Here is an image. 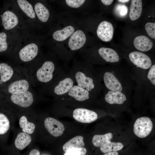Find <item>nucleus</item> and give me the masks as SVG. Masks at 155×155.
Masks as SVG:
<instances>
[{
    "instance_id": "4",
    "label": "nucleus",
    "mask_w": 155,
    "mask_h": 155,
    "mask_svg": "<svg viewBox=\"0 0 155 155\" xmlns=\"http://www.w3.org/2000/svg\"><path fill=\"white\" fill-rule=\"evenodd\" d=\"M73 116L77 121L84 123H90L98 118L97 114L92 110L83 108H78L73 112Z\"/></svg>"
},
{
    "instance_id": "37",
    "label": "nucleus",
    "mask_w": 155,
    "mask_h": 155,
    "mask_svg": "<svg viewBox=\"0 0 155 155\" xmlns=\"http://www.w3.org/2000/svg\"><path fill=\"white\" fill-rule=\"evenodd\" d=\"M39 151L36 149H33L30 152L29 155H40Z\"/></svg>"
},
{
    "instance_id": "5",
    "label": "nucleus",
    "mask_w": 155,
    "mask_h": 155,
    "mask_svg": "<svg viewBox=\"0 0 155 155\" xmlns=\"http://www.w3.org/2000/svg\"><path fill=\"white\" fill-rule=\"evenodd\" d=\"M131 61L137 67L144 69H148L152 65V61L148 56L139 51H133L129 55Z\"/></svg>"
},
{
    "instance_id": "22",
    "label": "nucleus",
    "mask_w": 155,
    "mask_h": 155,
    "mask_svg": "<svg viewBox=\"0 0 155 155\" xmlns=\"http://www.w3.org/2000/svg\"><path fill=\"white\" fill-rule=\"evenodd\" d=\"M74 30L75 29L73 26H67L62 29L55 31L53 34V37L57 41H63L71 36Z\"/></svg>"
},
{
    "instance_id": "2",
    "label": "nucleus",
    "mask_w": 155,
    "mask_h": 155,
    "mask_svg": "<svg viewBox=\"0 0 155 155\" xmlns=\"http://www.w3.org/2000/svg\"><path fill=\"white\" fill-rule=\"evenodd\" d=\"M74 74L75 82L78 86L89 92L94 89L95 84L94 79L89 76L85 70H75Z\"/></svg>"
},
{
    "instance_id": "17",
    "label": "nucleus",
    "mask_w": 155,
    "mask_h": 155,
    "mask_svg": "<svg viewBox=\"0 0 155 155\" xmlns=\"http://www.w3.org/2000/svg\"><path fill=\"white\" fill-rule=\"evenodd\" d=\"M105 101L110 104H121L127 100L125 95L119 91H110L105 95Z\"/></svg>"
},
{
    "instance_id": "10",
    "label": "nucleus",
    "mask_w": 155,
    "mask_h": 155,
    "mask_svg": "<svg viewBox=\"0 0 155 155\" xmlns=\"http://www.w3.org/2000/svg\"><path fill=\"white\" fill-rule=\"evenodd\" d=\"M86 41V37L82 30H78L71 35L68 42V45L72 51L78 50L82 48Z\"/></svg>"
},
{
    "instance_id": "38",
    "label": "nucleus",
    "mask_w": 155,
    "mask_h": 155,
    "mask_svg": "<svg viewBox=\"0 0 155 155\" xmlns=\"http://www.w3.org/2000/svg\"><path fill=\"white\" fill-rule=\"evenodd\" d=\"M103 155H119V154L117 151H114L105 153Z\"/></svg>"
},
{
    "instance_id": "9",
    "label": "nucleus",
    "mask_w": 155,
    "mask_h": 155,
    "mask_svg": "<svg viewBox=\"0 0 155 155\" xmlns=\"http://www.w3.org/2000/svg\"><path fill=\"white\" fill-rule=\"evenodd\" d=\"M10 99L14 104L24 108L31 105L34 100L32 93L28 91L22 93L11 94Z\"/></svg>"
},
{
    "instance_id": "11",
    "label": "nucleus",
    "mask_w": 155,
    "mask_h": 155,
    "mask_svg": "<svg viewBox=\"0 0 155 155\" xmlns=\"http://www.w3.org/2000/svg\"><path fill=\"white\" fill-rule=\"evenodd\" d=\"M2 23L4 28L6 30L14 28L18 25V18L16 15L10 10L5 11L1 16Z\"/></svg>"
},
{
    "instance_id": "27",
    "label": "nucleus",
    "mask_w": 155,
    "mask_h": 155,
    "mask_svg": "<svg viewBox=\"0 0 155 155\" xmlns=\"http://www.w3.org/2000/svg\"><path fill=\"white\" fill-rule=\"evenodd\" d=\"M124 146L123 144L119 142H112L109 141L100 146V150L103 153L117 151L122 149Z\"/></svg>"
},
{
    "instance_id": "30",
    "label": "nucleus",
    "mask_w": 155,
    "mask_h": 155,
    "mask_svg": "<svg viewBox=\"0 0 155 155\" xmlns=\"http://www.w3.org/2000/svg\"><path fill=\"white\" fill-rule=\"evenodd\" d=\"M7 35L4 32H0V53L6 51L8 45L7 41Z\"/></svg>"
},
{
    "instance_id": "12",
    "label": "nucleus",
    "mask_w": 155,
    "mask_h": 155,
    "mask_svg": "<svg viewBox=\"0 0 155 155\" xmlns=\"http://www.w3.org/2000/svg\"><path fill=\"white\" fill-rule=\"evenodd\" d=\"M103 79L106 87L110 91L121 92L122 91L123 88L121 83L112 73L109 72H105Z\"/></svg>"
},
{
    "instance_id": "18",
    "label": "nucleus",
    "mask_w": 155,
    "mask_h": 155,
    "mask_svg": "<svg viewBox=\"0 0 155 155\" xmlns=\"http://www.w3.org/2000/svg\"><path fill=\"white\" fill-rule=\"evenodd\" d=\"M98 52L100 56L106 62L115 63L119 61V55L113 49L102 47L99 49Z\"/></svg>"
},
{
    "instance_id": "39",
    "label": "nucleus",
    "mask_w": 155,
    "mask_h": 155,
    "mask_svg": "<svg viewBox=\"0 0 155 155\" xmlns=\"http://www.w3.org/2000/svg\"><path fill=\"white\" fill-rule=\"evenodd\" d=\"M118 1H119L120 2H121L123 3L127 2L129 1L128 0H118Z\"/></svg>"
},
{
    "instance_id": "28",
    "label": "nucleus",
    "mask_w": 155,
    "mask_h": 155,
    "mask_svg": "<svg viewBox=\"0 0 155 155\" xmlns=\"http://www.w3.org/2000/svg\"><path fill=\"white\" fill-rule=\"evenodd\" d=\"M19 124L24 133L31 134L34 130L35 125L32 123L28 122L26 118L24 116H22L20 118Z\"/></svg>"
},
{
    "instance_id": "13",
    "label": "nucleus",
    "mask_w": 155,
    "mask_h": 155,
    "mask_svg": "<svg viewBox=\"0 0 155 155\" xmlns=\"http://www.w3.org/2000/svg\"><path fill=\"white\" fill-rule=\"evenodd\" d=\"M73 78L69 77L63 78L59 81L57 84L54 87V93L59 96L67 94L74 85Z\"/></svg>"
},
{
    "instance_id": "35",
    "label": "nucleus",
    "mask_w": 155,
    "mask_h": 155,
    "mask_svg": "<svg viewBox=\"0 0 155 155\" xmlns=\"http://www.w3.org/2000/svg\"><path fill=\"white\" fill-rule=\"evenodd\" d=\"M147 78L151 82L155 85V65H154L150 67L148 72Z\"/></svg>"
},
{
    "instance_id": "6",
    "label": "nucleus",
    "mask_w": 155,
    "mask_h": 155,
    "mask_svg": "<svg viewBox=\"0 0 155 155\" xmlns=\"http://www.w3.org/2000/svg\"><path fill=\"white\" fill-rule=\"evenodd\" d=\"M38 52L37 45L34 43H30L22 48L19 52V56L22 61H32L37 56Z\"/></svg>"
},
{
    "instance_id": "36",
    "label": "nucleus",
    "mask_w": 155,
    "mask_h": 155,
    "mask_svg": "<svg viewBox=\"0 0 155 155\" xmlns=\"http://www.w3.org/2000/svg\"><path fill=\"white\" fill-rule=\"evenodd\" d=\"M114 1L113 0H101L102 3L106 5H108L111 4Z\"/></svg>"
},
{
    "instance_id": "1",
    "label": "nucleus",
    "mask_w": 155,
    "mask_h": 155,
    "mask_svg": "<svg viewBox=\"0 0 155 155\" xmlns=\"http://www.w3.org/2000/svg\"><path fill=\"white\" fill-rule=\"evenodd\" d=\"M153 126V123L150 118L146 117H140L134 123L133 132L137 137L144 138L150 133Z\"/></svg>"
},
{
    "instance_id": "25",
    "label": "nucleus",
    "mask_w": 155,
    "mask_h": 155,
    "mask_svg": "<svg viewBox=\"0 0 155 155\" xmlns=\"http://www.w3.org/2000/svg\"><path fill=\"white\" fill-rule=\"evenodd\" d=\"M17 3L21 10L30 18L34 19L36 15L32 4L26 0H18Z\"/></svg>"
},
{
    "instance_id": "16",
    "label": "nucleus",
    "mask_w": 155,
    "mask_h": 155,
    "mask_svg": "<svg viewBox=\"0 0 155 155\" xmlns=\"http://www.w3.org/2000/svg\"><path fill=\"white\" fill-rule=\"evenodd\" d=\"M67 94L78 101H83L90 98V92L77 85H74Z\"/></svg>"
},
{
    "instance_id": "14",
    "label": "nucleus",
    "mask_w": 155,
    "mask_h": 155,
    "mask_svg": "<svg viewBox=\"0 0 155 155\" xmlns=\"http://www.w3.org/2000/svg\"><path fill=\"white\" fill-rule=\"evenodd\" d=\"M29 84L26 80L21 79L15 81L8 85L6 89L7 92L11 94L22 93L29 89Z\"/></svg>"
},
{
    "instance_id": "15",
    "label": "nucleus",
    "mask_w": 155,
    "mask_h": 155,
    "mask_svg": "<svg viewBox=\"0 0 155 155\" xmlns=\"http://www.w3.org/2000/svg\"><path fill=\"white\" fill-rule=\"evenodd\" d=\"M133 43L135 47L137 49L142 52H146L150 50L153 45L151 40L144 35L136 37L133 40Z\"/></svg>"
},
{
    "instance_id": "7",
    "label": "nucleus",
    "mask_w": 155,
    "mask_h": 155,
    "mask_svg": "<svg viewBox=\"0 0 155 155\" xmlns=\"http://www.w3.org/2000/svg\"><path fill=\"white\" fill-rule=\"evenodd\" d=\"M96 32L98 36L100 39L104 42H109L113 38L114 32L113 26L110 22L103 21L98 25Z\"/></svg>"
},
{
    "instance_id": "3",
    "label": "nucleus",
    "mask_w": 155,
    "mask_h": 155,
    "mask_svg": "<svg viewBox=\"0 0 155 155\" xmlns=\"http://www.w3.org/2000/svg\"><path fill=\"white\" fill-rule=\"evenodd\" d=\"M55 69V65L53 62L50 61L45 62L36 71L37 80L42 83L50 82L53 78Z\"/></svg>"
},
{
    "instance_id": "26",
    "label": "nucleus",
    "mask_w": 155,
    "mask_h": 155,
    "mask_svg": "<svg viewBox=\"0 0 155 155\" xmlns=\"http://www.w3.org/2000/svg\"><path fill=\"white\" fill-rule=\"evenodd\" d=\"M113 135L108 133L104 135H95L92 139V143L96 147H99L104 145L112 138Z\"/></svg>"
},
{
    "instance_id": "19",
    "label": "nucleus",
    "mask_w": 155,
    "mask_h": 155,
    "mask_svg": "<svg viewBox=\"0 0 155 155\" xmlns=\"http://www.w3.org/2000/svg\"><path fill=\"white\" fill-rule=\"evenodd\" d=\"M36 16L41 22H47L49 18L50 12L47 8L42 3H35L34 8Z\"/></svg>"
},
{
    "instance_id": "34",
    "label": "nucleus",
    "mask_w": 155,
    "mask_h": 155,
    "mask_svg": "<svg viewBox=\"0 0 155 155\" xmlns=\"http://www.w3.org/2000/svg\"><path fill=\"white\" fill-rule=\"evenodd\" d=\"M85 1L84 0H66L65 2L69 7L74 8H77L82 5Z\"/></svg>"
},
{
    "instance_id": "32",
    "label": "nucleus",
    "mask_w": 155,
    "mask_h": 155,
    "mask_svg": "<svg viewBox=\"0 0 155 155\" xmlns=\"http://www.w3.org/2000/svg\"><path fill=\"white\" fill-rule=\"evenodd\" d=\"M115 11L118 16L123 17L127 14L128 8L125 5L118 4L115 7Z\"/></svg>"
},
{
    "instance_id": "8",
    "label": "nucleus",
    "mask_w": 155,
    "mask_h": 155,
    "mask_svg": "<svg viewBox=\"0 0 155 155\" xmlns=\"http://www.w3.org/2000/svg\"><path fill=\"white\" fill-rule=\"evenodd\" d=\"M44 125L49 133L55 137L61 135L65 130L63 124L53 118L48 117L46 118L44 120Z\"/></svg>"
},
{
    "instance_id": "29",
    "label": "nucleus",
    "mask_w": 155,
    "mask_h": 155,
    "mask_svg": "<svg viewBox=\"0 0 155 155\" xmlns=\"http://www.w3.org/2000/svg\"><path fill=\"white\" fill-rule=\"evenodd\" d=\"M9 127V122L7 117L5 114L0 113V134L6 133Z\"/></svg>"
},
{
    "instance_id": "23",
    "label": "nucleus",
    "mask_w": 155,
    "mask_h": 155,
    "mask_svg": "<svg viewBox=\"0 0 155 155\" xmlns=\"http://www.w3.org/2000/svg\"><path fill=\"white\" fill-rule=\"evenodd\" d=\"M83 140L84 138L82 136H75L64 144L63 147V150L66 152L71 148H84L85 144Z\"/></svg>"
},
{
    "instance_id": "21",
    "label": "nucleus",
    "mask_w": 155,
    "mask_h": 155,
    "mask_svg": "<svg viewBox=\"0 0 155 155\" xmlns=\"http://www.w3.org/2000/svg\"><path fill=\"white\" fill-rule=\"evenodd\" d=\"M142 2L141 0H132L130 7L129 17L130 20H135L140 16L142 11Z\"/></svg>"
},
{
    "instance_id": "31",
    "label": "nucleus",
    "mask_w": 155,
    "mask_h": 155,
    "mask_svg": "<svg viewBox=\"0 0 155 155\" xmlns=\"http://www.w3.org/2000/svg\"><path fill=\"white\" fill-rule=\"evenodd\" d=\"M86 152L87 150L84 148H73L69 150L63 155H85Z\"/></svg>"
},
{
    "instance_id": "24",
    "label": "nucleus",
    "mask_w": 155,
    "mask_h": 155,
    "mask_svg": "<svg viewBox=\"0 0 155 155\" xmlns=\"http://www.w3.org/2000/svg\"><path fill=\"white\" fill-rule=\"evenodd\" d=\"M31 137L28 133L24 132L19 133L15 141V145L17 148L22 150L31 143Z\"/></svg>"
},
{
    "instance_id": "20",
    "label": "nucleus",
    "mask_w": 155,
    "mask_h": 155,
    "mask_svg": "<svg viewBox=\"0 0 155 155\" xmlns=\"http://www.w3.org/2000/svg\"><path fill=\"white\" fill-rule=\"evenodd\" d=\"M13 74L11 67L5 63H0V84L7 82Z\"/></svg>"
},
{
    "instance_id": "33",
    "label": "nucleus",
    "mask_w": 155,
    "mask_h": 155,
    "mask_svg": "<svg viewBox=\"0 0 155 155\" xmlns=\"http://www.w3.org/2000/svg\"><path fill=\"white\" fill-rule=\"evenodd\" d=\"M145 29L148 35L153 39L155 38V23L148 22L146 24Z\"/></svg>"
}]
</instances>
